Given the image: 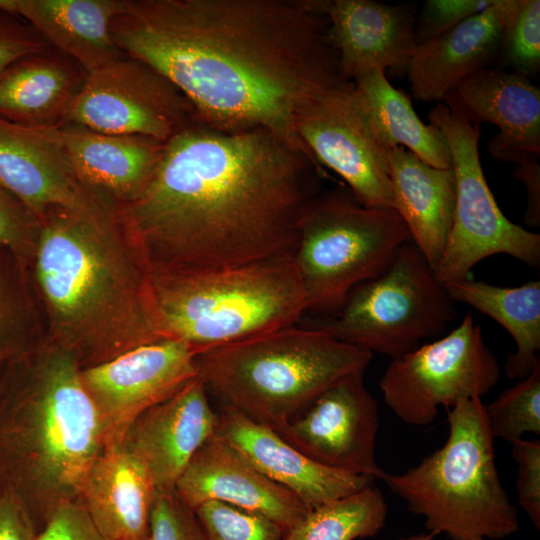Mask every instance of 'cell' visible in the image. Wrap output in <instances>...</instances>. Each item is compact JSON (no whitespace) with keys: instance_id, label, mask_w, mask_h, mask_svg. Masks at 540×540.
<instances>
[{"instance_id":"obj_20","label":"cell","mask_w":540,"mask_h":540,"mask_svg":"<svg viewBox=\"0 0 540 540\" xmlns=\"http://www.w3.org/2000/svg\"><path fill=\"white\" fill-rule=\"evenodd\" d=\"M328 21L342 78L379 69L406 70L416 47L413 12L373 0H311Z\"/></svg>"},{"instance_id":"obj_22","label":"cell","mask_w":540,"mask_h":540,"mask_svg":"<svg viewBox=\"0 0 540 540\" xmlns=\"http://www.w3.org/2000/svg\"><path fill=\"white\" fill-rule=\"evenodd\" d=\"M509 0H496L484 11L416 45L406 72L412 95L442 103L462 81L488 68L500 50Z\"/></svg>"},{"instance_id":"obj_36","label":"cell","mask_w":540,"mask_h":540,"mask_svg":"<svg viewBox=\"0 0 540 540\" xmlns=\"http://www.w3.org/2000/svg\"><path fill=\"white\" fill-rule=\"evenodd\" d=\"M38 227V219L0 184V249L30 263Z\"/></svg>"},{"instance_id":"obj_42","label":"cell","mask_w":540,"mask_h":540,"mask_svg":"<svg viewBox=\"0 0 540 540\" xmlns=\"http://www.w3.org/2000/svg\"><path fill=\"white\" fill-rule=\"evenodd\" d=\"M513 176L523 183L527 193L525 222L530 227L540 225V164L537 156H527L516 164Z\"/></svg>"},{"instance_id":"obj_43","label":"cell","mask_w":540,"mask_h":540,"mask_svg":"<svg viewBox=\"0 0 540 540\" xmlns=\"http://www.w3.org/2000/svg\"><path fill=\"white\" fill-rule=\"evenodd\" d=\"M435 537H436L435 534L431 532H427V533H419V534H413V535L401 537L397 540H434Z\"/></svg>"},{"instance_id":"obj_9","label":"cell","mask_w":540,"mask_h":540,"mask_svg":"<svg viewBox=\"0 0 540 540\" xmlns=\"http://www.w3.org/2000/svg\"><path fill=\"white\" fill-rule=\"evenodd\" d=\"M454 304L424 255L408 241L382 274L353 287L336 312L306 327L395 359L423 340L444 335L456 316Z\"/></svg>"},{"instance_id":"obj_6","label":"cell","mask_w":540,"mask_h":540,"mask_svg":"<svg viewBox=\"0 0 540 540\" xmlns=\"http://www.w3.org/2000/svg\"><path fill=\"white\" fill-rule=\"evenodd\" d=\"M161 338L197 353L296 325L307 311L294 256L240 266L150 271Z\"/></svg>"},{"instance_id":"obj_33","label":"cell","mask_w":540,"mask_h":540,"mask_svg":"<svg viewBox=\"0 0 540 540\" xmlns=\"http://www.w3.org/2000/svg\"><path fill=\"white\" fill-rule=\"evenodd\" d=\"M499 52L523 76L540 70V1L509 0Z\"/></svg>"},{"instance_id":"obj_44","label":"cell","mask_w":540,"mask_h":540,"mask_svg":"<svg viewBox=\"0 0 540 540\" xmlns=\"http://www.w3.org/2000/svg\"><path fill=\"white\" fill-rule=\"evenodd\" d=\"M481 540H483V539H481Z\"/></svg>"},{"instance_id":"obj_30","label":"cell","mask_w":540,"mask_h":540,"mask_svg":"<svg viewBox=\"0 0 540 540\" xmlns=\"http://www.w3.org/2000/svg\"><path fill=\"white\" fill-rule=\"evenodd\" d=\"M28 262L0 249V365L24 357L46 338L34 284L25 276Z\"/></svg>"},{"instance_id":"obj_1","label":"cell","mask_w":540,"mask_h":540,"mask_svg":"<svg viewBox=\"0 0 540 540\" xmlns=\"http://www.w3.org/2000/svg\"><path fill=\"white\" fill-rule=\"evenodd\" d=\"M112 33L123 53L183 93L200 122L266 130L309 156L297 114L351 83L311 0H123Z\"/></svg>"},{"instance_id":"obj_2","label":"cell","mask_w":540,"mask_h":540,"mask_svg":"<svg viewBox=\"0 0 540 540\" xmlns=\"http://www.w3.org/2000/svg\"><path fill=\"white\" fill-rule=\"evenodd\" d=\"M320 182L321 166L281 136L196 120L117 216L149 271L240 266L294 256Z\"/></svg>"},{"instance_id":"obj_12","label":"cell","mask_w":540,"mask_h":540,"mask_svg":"<svg viewBox=\"0 0 540 540\" xmlns=\"http://www.w3.org/2000/svg\"><path fill=\"white\" fill-rule=\"evenodd\" d=\"M196 120L192 104L171 81L126 55L87 75L64 124L167 142Z\"/></svg>"},{"instance_id":"obj_25","label":"cell","mask_w":540,"mask_h":540,"mask_svg":"<svg viewBox=\"0 0 540 540\" xmlns=\"http://www.w3.org/2000/svg\"><path fill=\"white\" fill-rule=\"evenodd\" d=\"M0 6L27 21L87 74L126 56L112 33L123 0H0Z\"/></svg>"},{"instance_id":"obj_29","label":"cell","mask_w":540,"mask_h":540,"mask_svg":"<svg viewBox=\"0 0 540 540\" xmlns=\"http://www.w3.org/2000/svg\"><path fill=\"white\" fill-rule=\"evenodd\" d=\"M452 300L467 304L498 322L516 350L504 369L509 379L526 377L540 361V282L502 287L470 278L445 284Z\"/></svg>"},{"instance_id":"obj_37","label":"cell","mask_w":540,"mask_h":540,"mask_svg":"<svg viewBox=\"0 0 540 540\" xmlns=\"http://www.w3.org/2000/svg\"><path fill=\"white\" fill-rule=\"evenodd\" d=\"M511 445L512 458L517 465L518 504L533 525L540 529V440L521 438Z\"/></svg>"},{"instance_id":"obj_14","label":"cell","mask_w":540,"mask_h":540,"mask_svg":"<svg viewBox=\"0 0 540 540\" xmlns=\"http://www.w3.org/2000/svg\"><path fill=\"white\" fill-rule=\"evenodd\" d=\"M197 354L184 342L162 338L81 369V381L100 417L106 444L121 441L140 414L195 378Z\"/></svg>"},{"instance_id":"obj_39","label":"cell","mask_w":540,"mask_h":540,"mask_svg":"<svg viewBox=\"0 0 540 540\" xmlns=\"http://www.w3.org/2000/svg\"><path fill=\"white\" fill-rule=\"evenodd\" d=\"M51 48L27 21L0 6V75L19 59Z\"/></svg>"},{"instance_id":"obj_17","label":"cell","mask_w":540,"mask_h":540,"mask_svg":"<svg viewBox=\"0 0 540 540\" xmlns=\"http://www.w3.org/2000/svg\"><path fill=\"white\" fill-rule=\"evenodd\" d=\"M218 413L197 375L140 414L122 441L147 470L156 491H173L199 448L215 436Z\"/></svg>"},{"instance_id":"obj_5","label":"cell","mask_w":540,"mask_h":540,"mask_svg":"<svg viewBox=\"0 0 540 540\" xmlns=\"http://www.w3.org/2000/svg\"><path fill=\"white\" fill-rule=\"evenodd\" d=\"M372 356L324 331L294 325L202 351L196 365L222 404L278 431L333 383L365 372Z\"/></svg>"},{"instance_id":"obj_4","label":"cell","mask_w":540,"mask_h":540,"mask_svg":"<svg viewBox=\"0 0 540 540\" xmlns=\"http://www.w3.org/2000/svg\"><path fill=\"white\" fill-rule=\"evenodd\" d=\"M24 360L5 437L26 493L23 503L40 531L58 506L78 498L106 437L71 352L45 338Z\"/></svg>"},{"instance_id":"obj_11","label":"cell","mask_w":540,"mask_h":540,"mask_svg":"<svg viewBox=\"0 0 540 540\" xmlns=\"http://www.w3.org/2000/svg\"><path fill=\"white\" fill-rule=\"evenodd\" d=\"M501 370L482 329L467 313L453 330L391 359L379 380L389 410L407 425L428 426L439 407L481 398L496 386Z\"/></svg>"},{"instance_id":"obj_10","label":"cell","mask_w":540,"mask_h":540,"mask_svg":"<svg viewBox=\"0 0 540 540\" xmlns=\"http://www.w3.org/2000/svg\"><path fill=\"white\" fill-rule=\"evenodd\" d=\"M428 119L448 143L456 186L450 233L435 270L439 281L469 278L476 264L497 254L538 268L540 235L510 221L488 186L479 156L480 126L456 117L444 103L431 109Z\"/></svg>"},{"instance_id":"obj_41","label":"cell","mask_w":540,"mask_h":540,"mask_svg":"<svg viewBox=\"0 0 540 540\" xmlns=\"http://www.w3.org/2000/svg\"><path fill=\"white\" fill-rule=\"evenodd\" d=\"M38 530L20 498L0 499V540H36Z\"/></svg>"},{"instance_id":"obj_19","label":"cell","mask_w":540,"mask_h":540,"mask_svg":"<svg viewBox=\"0 0 540 540\" xmlns=\"http://www.w3.org/2000/svg\"><path fill=\"white\" fill-rule=\"evenodd\" d=\"M456 117L499 129L488 145L493 158L517 164L540 154V89L528 77L485 68L457 85L442 102Z\"/></svg>"},{"instance_id":"obj_15","label":"cell","mask_w":540,"mask_h":540,"mask_svg":"<svg viewBox=\"0 0 540 540\" xmlns=\"http://www.w3.org/2000/svg\"><path fill=\"white\" fill-rule=\"evenodd\" d=\"M364 373L339 379L275 432L321 465L381 480L386 471L376 459L379 410Z\"/></svg>"},{"instance_id":"obj_7","label":"cell","mask_w":540,"mask_h":540,"mask_svg":"<svg viewBox=\"0 0 540 540\" xmlns=\"http://www.w3.org/2000/svg\"><path fill=\"white\" fill-rule=\"evenodd\" d=\"M445 443L416 466L385 472L382 481L428 532L449 540L503 539L520 528L517 507L503 487L481 398L446 409Z\"/></svg>"},{"instance_id":"obj_26","label":"cell","mask_w":540,"mask_h":540,"mask_svg":"<svg viewBox=\"0 0 540 540\" xmlns=\"http://www.w3.org/2000/svg\"><path fill=\"white\" fill-rule=\"evenodd\" d=\"M394 211L407 226L411 241L435 271L450 233L456 200L451 169L430 166L397 147L386 152Z\"/></svg>"},{"instance_id":"obj_27","label":"cell","mask_w":540,"mask_h":540,"mask_svg":"<svg viewBox=\"0 0 540 540\" xmlns=\"http://www.w3.org/2000/svg\"><path fill=\"white\" fill-rule=\"evenodd\" d=\"M87 75L53 48L19 59L0 75V119L30 128L62 126Z\"/></svg>"},{"instance_id":"obj_24","label":"cell","mask_w":540,"mask_h":540,"mask_svg":"<svg viewBox=\"0 0 540 540\" xmlns=\"http://www.w3.org/2000/svg\"><path fill=\"white\" fill-rule=\"evenodd\" d=\"M80 178L116 208L131 201L154 173L165 143L141 135H116L65 123L59 127Z\"/></svg>"},{"instance_id":"obj_21","label":"cell","mask_w":540,"mask_h":540,"mask_svg":"<svg viewBox=\"0 0 540 540\" xmlns=\"http://www.w3.org/2000/svg\"><path fill=\"white\" fill-rule=\"evenodd\" d=\"M215 437L223 440L273 482L313 509L358 492L373 478L326 467L287 443L274 430L221 405Z\"/></svg>"},{"instance_id":"obj_34","label":"cell","mask_w":540,"mask_h":540,"mask_svg":"<svg viewBox=\"0 0 540 540\" xmlns=\"http://www.w3.org/2000/svg\"><path fill=\"white\" fill-rule=\"evenodd\" d=\"M195 514L207 540H283L285 534L261 514L217 501L203 503Z\"/></svg>"},{"instance_id":"obj_3","label":"cell","mask_w":540,"mask_h":540,"mask_svg":"<svg viewBox=\"0 0 540 540\" xmlns=\"http://www.w3.org/2000/svg\"><path fill=\"white\" fill-rule=\"evenodd\" d=\"M30 261L46 338L81 369L162 339L150 271L117 212L48 211Z\"/></svg>"},{"instance_id":"obj_31","label":"cell","mask_w":540,"mask_h":540,"mask_svg":"<svg viewBox=\"0 0 540 540\" xmlns=\"http://www.w3.org/2000/svg\"><path fill=\"white\" fill-rule=\"evenodd\" d=\"M386 499L375 484L311 509L283 540H356L376 536L385 526Z\"/></svg>"},{"instance_id":"obj_23","label":"cell","mask_w":540,"mask_h":540,"mask_svg":"<svg viewBox=\"0 0 540 540\" xmlns=\"http://www.w3.org/2000/svg\"><path fill=\"white\" fill-rule=\"evenodd\" d=\"M155 492L147 470L121 440L106 444L78 499L104 540H150Z\"/></svg>"},{"instance_id":"obj_13","label":"cell","mask_w":540,"mask_h":540,"mask_svg":"<svg viewBox=\"0 0 540 540\" xmlns=\"http://www.w3.org/2000/svg\"><path fill=\"white\" fill-rule=\"evenodd\" d=\"M294 127L310 156L338 174L361 205L394 210L386 154L353 98L352 82L305 105Z\"/></svg>"},{"instance_id":"obj_40","label":"cell","mask_w":540,"mask_h":540,"mask_svg":"<svg viewBox=\"0 0 540 540\" xmlns=\"http://www.w3.org/2000/svg\"><path fill=\"white\" fill-rule=\"evenodd\" d=\"M36 540H104L79 499L62 503Z\"/></svg>"},{"instance_id":"obj_32","label":"cell","mask_w":540,"mask_h":540,"mask_svg":"<svg viewBox=\"0 0 540 540\" xmlns=\"http://www.w3.org/2000/svg\"><path fill=\"white\" fill-rule=\"evenodd\" d=\"M491 434L510 443L540 434V361L514 386L485 405Z\"/></svg>"},{"instance_id":"obj_8","label":"cell","mask_w":540,"mask_h":540,"mask_svg":"<svg viewBox=\"0 0 540 540\" xmlns=\"http://www.w3.org/2000/svg\"><path fill=\"white\" fill-rule=\"evenodd\" d=\"M408 241L396 211L365 207L349 189L321 191L299 219L294 251L306 312H336L353 287L382 274Z\"/></svg>"},{"instance_id":"obj_38","label":"cell","mask_w":540,"mask_h":540,"mask_svg":"<svg viewBox=\"0 0 540 540\" xmlns=\"http://www.w3.org/2000/svg\"><path fill=\"white\" fill-rule=\"evenodd\" d=\"M496 0H427L415 23L416 44L431 39L489 8Z\"/></svg>"},{"instance_id":"obj_16","label":"cell","mask_w":540,"mask_h":540,"mask_svg":"<svg viewBox=\"0 0 540 540\" xmlns=\"http://www.w3.org/2000/svg\"><path fill=\"white\" fill-rule=\"evenodd\" d=\"M0 184L37 219L54 209L116 212L78 175L58 128L0 119Z\"/></svg>"},{"instance_id":"obj_35","label":"cell","mask_w":540,"mask_h":540,"mask_svg":"<svg viewBox=\"0 0 540 540\" xmlns=\"http://www.w3.org/2000/svg\"><path fill=\"white\" fill-rule=\"evenodd\" d=\"M150 540H207L195 512L176 491H156L150 515Z\"/></svg>"},{"instance_id":"obj_18","label":"cell","mask_w":540,"mask_h":540,"mask_svg":"<svg viewBox=\"0 0 540 540\" xmlns=\"http://www.w3.org/2000/svg\"><path fill=\"white\" fill-rule=\"evenodd\" d=\"M175 491L194 512L205 502L217 501L261 514L285 532L311 510L294 493L270 480L215 436L195 453Z\"/></svg>"},{"instance_id":"obj_28","label":"cell","mask_w":540,"mask_h":540,"mask_svg":"<svg viewBox=\"0 0 540 540\" xmlns=\"http://www.w3.org/2000/svg\"><path fill=\"white\" fill-rule=\"evenodd\" d=\"M352 95L378 146L387 151L403 147L425 163L451 169L448 143L438 127L418 117L410 97L395 88L379 69L352 82Z\"/></svg>"}]
</instances>
